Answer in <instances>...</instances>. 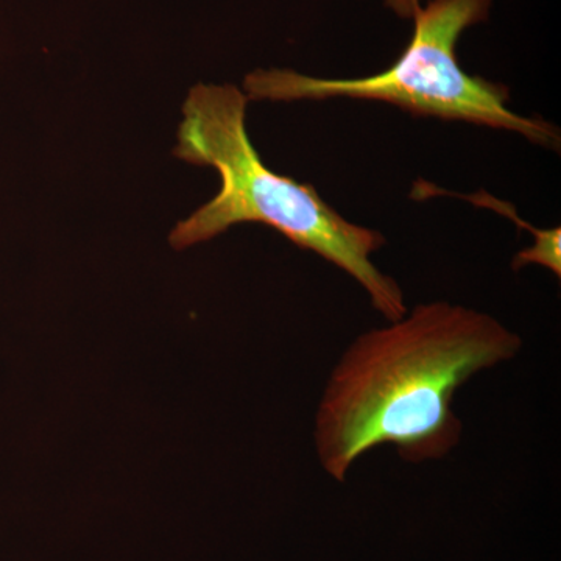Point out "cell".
I'll list each match as a JSON object with an SVG mask.
<instances>
[{"label":"cell","instance_id":"7a4b0ae2","mask_svg":"<svg viewBox=\"0 0 561 561\" xmlns=\"http://www.w3.org/2000/svg\"><path fill=\"white\" fill-rule=\"evenodd\" d=\"M249 101L234 84H197L190 91L173 153L190 164L213 168L220 190L173 228V249L210 241L234 225H265L348 273L383 319L400 320L409 311L400 284L371 260L386 245L381 232L346 220L312 184L268 169L247 131Z\"/></svg>","mask_w":561,"mask_h":561},{"label":"cell","instance_id":"277c9868","mask_svg":"<svg viewBox=\"0 0 561 561\" xmlns=\"http://www.w3.org/2000/svg\"><path fill=\"white\" fill-rule=\"evenodd\" d=\"M561 231L560 228L548 230L541 239L534 241L529 249L519 251L513 260V271H522L527 265H541L551 271L557 278L561 276Z\"/></svg>","mask_w":561,"mask_h":561},{"label":"cell","instance_id":"6da1fadb","mask_svg":"<svg viewBox=\"0 0 561 561\" xmlns=\"http://www.w3.org/2000/svg\"><path fill=\"white\" fill-rule=\"evenodd\" d=\"M523 337L490 313L432 301L360 334L328 376L313 421L321 470L345 482L364 454L391 445L408 463L459 446L457 390L515 359Z\"/></svg>","mask_w":561,"mask_h":561},{"label":"cell","instance_id":"3957f363","mask_svg":"<svg viewBox=\"0 0 561 561\" xmlns=\"http://www.w3.org/2000/svg\"><path fill=\"white\" fill-rule=\"evenodd\" d=\"M491 0H432L413 14L408 49L383 72L362 79H319L289 69L256 70L245 77L250 101L297 102L353 99L386 102L415 116L440 117L519 133L530 142L560 149V131L549 122L513 113L504 84L460 68L457 41L485 21Z\"/></svg>","mask_w":561,"mask_h":561},{"label":"cell","instance_id":"5b68a950","mask_svg":"<svg viewBox=\"0 0 561 561\" xmlns=\"http://www.w3.org/2000/svg\"><path fill=\"white\" fill-rule=\"evenodd\" d=\"M386 2L391 10L404 18H413V14L421 9V0H386Z\"/></svg>","mask_w":561,"mask_h":561}]
</instances>
